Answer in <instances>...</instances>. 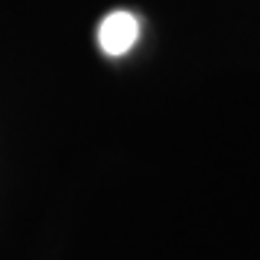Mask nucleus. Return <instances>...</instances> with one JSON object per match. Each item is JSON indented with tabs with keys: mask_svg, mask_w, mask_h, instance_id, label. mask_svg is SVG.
<instances>
[{
	"mask_svg": "<svg viewBox=\"0 0 260 260\" xmlns=\"http://www.w3.org/2000/svg\"><path fill=\"white\" fill-rule=\"evenodd\" d=\"M136 41H139V18L130 12H110L99 23V47H102L104 55H124L133 49Z\"/></svg>",
	"mask_w": 260,
	"mask_h": 260,
	"instance_id": "1",
	"label": "nucleus"
}]
</instances>
